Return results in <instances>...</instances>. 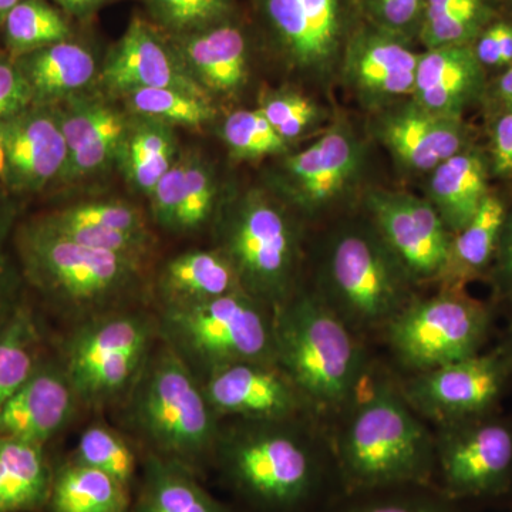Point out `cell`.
Masks as SVG:
<instances>
[{
	"label": "cell",
	"instance_id": "cell-1",
	"mask_svg": "<svg viewBox=\"0 0 512 512\" xmlns=\"http://www.w3.org/2000/svg\"><path fill=\"white\" fill-rule=\"evenodd\" d=\"M212 471L238 512H325L343 493L329 429L313 416L222 420Z\"/></svg>",
	"mask_w": 512,
	"mask_h": 512
},
{
	"label": "cell",
	"instance_id": "cell-2",
	"mask_svg": "<svg viewBox=\"0 0 512 512\" xmlns=\"http://www.w3.org/2000/svg\"><path fill=\"white\" fill-rule=\"evenodd\" d=\"M329 434L343 491L433 484V427L410 406L402 377L379 360Z\"/></svg>",
	"mask_w": 512,
	"mask_h": 512
},
{
	"label": "cell",
	"instance_id": "cell-3",
	"mask_svg": "<svg viewBox=\"0 0 512 512\" xmlns=\"http://www.w3.org/2000/svg\"><path fill=\"white\" fill-rule=\"evenodd\" d=\"M313 264L309 288L367 342L379 339L419 295L365 212L332 220L318 238Z\"/></svg>",
	"mask_w": 512,
	"mask_h": 512
},
{
	"label": "cell",
	"instance_id": "cell-4",
	"mask_svg": "<svg viewBox=\"0 0 512 512\" xmlns=\"http://www.w3.org/2000/svg\"><path fill=\"white\" fill-rule=\"evenodd\" d=\"M120 404L128 437L141 454L174 461L202 480L211 473L222 420L201 380L170 346L158 340Z\"/></svg>",
	"mask_w": 512,
	"mask_h": 512
},
{
	"label": "cell",
	"instance_id": "cell-5",
	"mask_svg": "<svg viewBox=\"0 0 512 512\" xmlns=\"http://www.w3.org/2000/svg\"><path fill=\"white\" fill-rule=\"evenodd\" d=\"M275 338L278 365L329 429L376 362L369 342L306 285L275 309Z\"/></svg>",
	"mask_w": 512,
	"mask_h": 512
},
{
	"label": "cell",
	"instance_id": "cell-6",
	"mask_svg": "<svg viewBox=\"0 0 512 512\" xmlns=\"http://www.w3.org/2000/svg\"><path fill=\"white\" fill-rule=\"evenodd\" d=\"M18 247L30 285L74 325L146 296L147 261L87 247L42 220L23 228Z\"/></svg>",
	"mask_w": 512,
	"mask_h": 512
},
{
	"label": "cell",
	"instance_id": "cell-7",
	"mask_svg": "<svg viewBox=\"0 0 512 512\" xmlns=\"http://www.w3.org/2000/svg\"><path fill=\"white\" fill-rule=\"evenodd\" d=\"M214 224L215 248L252 298L275 311L302 288L305 224L268 188L222 200Z\"/></svg>",
	"mask_w": 512,
	"mask_h": 512
},
{
	"label": "cell",
	"instance_id": "cell-8",
	"mask_svg": "<svg viewBox=\"0 0 512 512\" xmlns=\"http://www.w3.org/2000/svg\"><path fill=\"white\" fill-rule=\"evenodd\" d=\"M158 338L202 379L239 362H276L275 311L245 291L158 308Z\"/></svg>",
	"mask_w": 512,
	"mask_h": 512
},
{
	"label": "cell",
	"instance_id": "cell-9",
	"mask_svg": "<svg viewBox=\"0 0 512 512\" xmlns=\"http://www.w3.org/2000/svg\"><path fill=\"white\" fill-rule=\"evenodd\" d=\"M158 340L157 315L140 305L74 325L60 362L80 406L100 410L123 402Z\"/></svg>",
	"mask_w": 512,
	"mask_h": 512
},
{
	"label": "cell",
	"instance_id": "cell-10",
	"mask_svg": "<svg viewBox=\"0 0 512 512\" xmlns=\"http://www.w3.org/2000/svg\"><path fill=\"white\" fill-rule=\"evenodd\" d=\"M262 53L309 82L339 76L350 37L363 22L359 0H247Z\"/></svg>",
	"mask_w": 512,
	"mask_h": 512
},
{
	"label": "cell",
	"instance_id": "cell-11",
	"mask_svg": "<svg viewBox=\"0 0 512 512\" xmlns=\"http://www.w3.org/2000/svg\"><path fill=\"white\" fill-rule=\"evenodd\" d=\"M498 309L467 289L417 295L383 330L380 342L407 375L476 356L487 349Z\"/></svg>",
	"mask_w": 512,
	"mask_h": 512
},
{
	"label": "cell",
	"instance_id": "cell-12",
	"mask_svg": "<svg viewBox=\"0 0 512 512\" xmlns=\"http://www.w3.org/2000/svg\"><path fill=\"white\" fill-rule=\"evenodd\" d=\"M268 190L303 222L345 215L369 170V144L352 121L338 117L311 146L279 157Z\"/></svg>",
	"mask_w": 512,
	"mask_h": 512
},
{
	"label": "cell",
	"instance_id": "cell-13",
	"mask_svg": "<svg viewBox=\"0 0 512 512\" xmlns=\"http://www.w3.org/2000/svg\"><path fill=\"white\" fill-rule=\"evenodd\" d=\"M433 431L434 487L463 507L512 503V414L500 410Z\"/></svg>",
	"mask_w": 512,
	"mask_h": 512
},
{
	"label": "cell",
	"instance_id": "cell-14",
	"mask_svg": "<svg viewBox=\"0 0 512 512\" xmlns=\"http://www.w3.org/2000/svg\"><path fill=\"white\" fill-rule=\"evenodd\" d=\"M512 360L497 345L450 365L402 377L404 396L431 427L503 410Z\"/></svg>",
	"mask_w": 512,
	"mask_h": 512
},
{
	"label": "cell",
	"instance_id": "cell-15",
	"mask_svg": "<svg viewBox=\"0 0 512 512\" xmlns=\"http://www.w3.org/2000/svg\"><path fill=\"white\" fill-rule=\"evenodd\" d=\"M363 212L417 288L439 284L453 234L426 198L404 191L367 190Z\"/></svg>",
	"mask_w": 512,
	"mask_h": 512
},
{
	"label": "cell",
	"instance_id": "cell-16",
	"mask_svg": "<svg viewBox=\"0 0 512 512\" xmlns=\"http://www.w3.org/2000/svg\"><path fill=\"white\" fill-rule=\"evenodd\" d=\"M99 87L116 99L138 89H175L211 97L188 72L170 37L140 15L133 16L101 62Z\"/></svg>",
	"mask_w": 512,
	"mask_h": 512
},
{
	"label": "cell",
	"instance_id": "cell-17",
	"mask_svg": "<svg viewBox=\"0 0 512 512\" xmlns=\"http://www.w3.org/2000/svg\"><path fill=\"white\" fill-rule=\"evenodd\" d=\"M419 57L413 43L363 19L343 53L339 76L359 103L375 113L412 97Z\"/></svg>",
	"mask_w": 512,
	"mask_h": 512
},
{
	"label": "cell",
	"instance_id": "cell-18",
	"mask_svg": "<svg viewBox=\"0 0 512 512\" xmlns=\"http://www.w3.org/2000/svg\"><path fill=\"white\" fill-rule=\"evenodd\" d=\"M200 380L208 403L221 420L315 417L301 390L276 362L232 363Z\"/></svg>",
	"mask_w": 512,
	"mask_h": 512
},
{
	"label": "cell",
	"instance_id": "cell-19",
	"mask_svg": "<svg viewBox=\"0 0 512 512\" xmlns=\"http://www.w3.org/2000/svg\"><path fill=\"white\" fill-rule=\"evenodd\" d=\"M55 107L67 146L63 183H79L116 167L133 114L100 87Z\"/></svg>",
	"mask_w": 512,
	"mask_h": 512
},
{
	"label": "cell",
	"instance_id": "cell-20",
	"mask_svg": "<svg viewBox=\"0 0 512 512\" xmlns=\"http://www.w3.org/2000/svg\"><path fill=\"white\" fill-rule=\"evenodd\" d=\"M372 133L410 174H430L473 144L464 117L431 113L412 99L375 111Z\"/></svg>",
	"mask_w": 512,
	"mask_h": 512
},
{
	"label": "cell",
	"instance_id": "cell-21",
	"mask_svg": "<svg viewBox=\"0 0 512 512\" xmlns=\"http://www.w3.org/2000/svg\"><path fill=\"white\" fill-rule=\"evenodd\" d=\"M0 180L13 192H39L62 180L67 146L53 106L30 104L0 131Z\"/></svg>",
	"mask_w": 512,
	"mask_h": 512
},
{
	"label": "cell",
	"instance_id": "cell-22",
	"mask_svg": "<svg viewBox=\"0 0 512 512\" xmlns=\"http://www.w3.org/2000/svg\"><path fill=\"white\" fill-rule=\"evenodd\" d=\"M178 55L212 99L237 96L247 86L252 59L261 52L244 13L202 32L170 37Z\"/></svg>",
	"mask_w": 512,
	"mask_h": 512
},
{
	"label": "cell",
	"instance_id": "cell-23",
	"mask_svg": "<svg viewBox=\"0 0 512 512\" xmlns=\"http://www.w3.org/2000/svg\"><path fill=\"white\" fill-rule=\"evenodd\" d=\"M80 406L59 360H43L28 382L0 407V436L47 446Z\"/></svg>",
	"mask_w": 512,
	"mask_h": 512
},
{
	"label": "cell",
	"instance_id": "cell-24",
	"mask_svg": "<svg viewBox=\"0 0 512 512\" xmlns=\"http://www.w3.org/2000/svg\"><path fill=\"white\" fill-rule=\"evenodd\" d=\"M148 201L151 220L158 227L171 234H195L217 217L222 202L220 183L201 153L181 150Z\"/></svg>",
	"mask_w": 512,
	"mask_h": 512
},
{
	"label": "cell",
	"instance_id": "cell-25",
	"mask_svg": "<svg viewBox=\"0 0 512 512\" xmlns=\"http://www.w3.org/2000/svg\"><path fill=\"white\" fill-rule=\"evenodd\" d=\"M488 82L471 45L423 49L410 99L431 113L464 117L468 109L485 103Z\"/></svg>",
	"mask_w": 512,
	"mask_h": 512
},
{
	"label": "cell",
	"instance_id": "cell-26",
	"mask_svg": "<svg viewBox=\"0 0 512 512\" xmlns=\"http://www.w3.org/2000/svg\"><path fill=\"white\" fill-rule=\"evenodd\" d=\"M13 60L37 106H57L99 87L101 63L79 40H64Z\"/></svg>",
	"mask_w": 512,
	"mask_h": 512
},
{
	"label": "cell",
	"instance_id": "cell-27",
	"mask_svg": "<svg viewBox=\"0 0 512 512\" xmlns=\"http://www.w3.org/2000/svg\"><path fill=\"white\" fill-rule=\"evenodd\" d=\"M427 175L426 200L439 212L451 234L473 218L491 191L493 180L485 148L474 143Z\"/></svg>",
	"mask_w": 512,
	"mask_h": 512
},
{
	"label": "cell",
	"instance_id": "cell-28",
	"mask_svg": "<svg viewBox=\"0 0 512 512\" xmlns=\"http://www.w3.org/2000/svg\"><path fill=\"white\" fill-rule=\"evenodd\" d=\"M511 200L491 190L476 214L453 234L450 254L437 288L466 289L485 281L493 266Z\"/></svg>",
	"mask_w": 512,
	"mask_h": 512
},
{
	"label": "cell",
	"instance_id": "cell-29",
	"mask_svg": "<svg viewBox=\"0 0 512 512\" xmlns=\"http://www.w3.org/2000/svg\"><path fill=\"white\" fill-rule=\"evenodd\" d=\"M160 308L187 306L244 291L227 258L214 249H194L168 259L153 282Z\"/></svg>",
	"mask_w": 512,
	"mask_h": 512
},
{
	"label": "cell",
	"instance_id": "cell-30",
	"mask_svg": "<svg viewBox=\"0 0 512 512\" xmlns=\"http://www.w3.org/2000/svg\"><path fill=\"white\" fill-rule=\"evenodd\" d=\"M202 481L181 464L143 454L130 512H238L214 497Z\"/></svg>",
	"mask_w": 512,
	"mask_h": 512
},
{
	"label": "cell",
	"instance_id": "cell-31",
	"mask_svg": "<svg viewBox=\"0 0 512 512\" xmlns=\"http://www.w3.org/2000/svg\"><path fill=\"white\" fill-rule=\"evenodd\" d=\"M55 471L45 446L0 436V512H46Z\"/></svg>",
	"mask_w": 512,
	"mask_h": 512
},
{
	"label": "cell",
	"instance_id": "cell-32",
	"mask_svg": "<svg viewBox=\"0 0 512 512\" xmlns=\"http://www.w3.org/2000/svg\"><path fill=\"white\" fill-rule=\"evenodd\" d=\"M180 153L175 127L150 117L133 116L116 168L134 191L148 198Z\"/></svg>",
	"mask_w": 512,
	"mask_h": 512
},
{
	"label": "cell",
	"instance_id": "cell-33",
	"mask_svg": "<svg viewBox=\"0 0 512 512\" xmlns=\"http://www.w3.org/2000/svg\"><path fill=\"white\" fill-rule=\"evenodd\" d=\"M133 490L72 457L56 464L46 512H130Z\"/></svg>",
	"mask_w": 512,
	"mask_h": 512
},
{
	"label": "cell",
	"instance_id": "cell-34",
	"mask_svg": "<svg viewBox=\"0 0 512 512\" xmlns=\"http://www.w3.org/2000/svg\"><path fill=\"white\" fill-rule=\"evenodd\" d=\"M42 329L29 305L16 302L0 318V407L43 362Z\"/></svg>",
	"mask_w": 512,
	"mask_h": 512
},
{
	"label": "cell",
	"instance_id": "cell-35",
	"mask_svg": "<svg viewBox=\"0 0 512 512\" xmlns=\"http://www.w3.org/2000/svg\"><path fill=\"white\" fill-rule=\"evenodd\" d=\"M504 13L501 0H426L419 43L423 49L473 45Z\"/></svg>",
	"mask_w": 512,
	"mask_h": 512
},
{
	"label": "cell",
	"instance_id": "cell-36",
	"mask_svg": "<svg viewBox=\"0 0 512 512\" xmlns=\"http://www.w3.org/2000/svg\"><path fill=\"white\" fill-rule=\"evenodd\" d=\"M325 512H467L433 484H396L343 491Z\"/></svg>",
	"mask_w": 512,
	"mask_h": 512
},
{
	"label": "cell",
	"instance_id": "cell-37",
	"mask_svg": "<svg viewBox=\"0 0 512 512\" xmlns=\"http://www.w3.org/2000/svg\"><path fill=\"white\" fill-rule=\"evenodd\" d=\"M69 16L47 0H20L0 30L12 59L73 39Z\"/></svg>",
	"mask_w": 512,
	"mask_h": 512
},
{
	"label": "cell",
	"instance_id": "cell-38",
	"mask_svg": "<svg viewBox=\"0 0 512 512\" xmlns=\"http://www.w3.org/2000/svg\"><path fill=\"white\" fill-rule=\"evenodd\" d=\"M119 100L133 116L150 117L188 130H201L220 113L211 97L175 89H138L123 94Z\"/></svg>",
	"mask_w": 512,
	"mask_h": 512
},
{
	"label": "cell",
	"instance_id": "cell-39",
	"mask_svg": "<svg viewBox=\"0 0 512 512\" xmlns=\"http://www.w3.org/2000/svg\"><path fill=\"white\" fill-rule=\"evenodd\" d=\"M137 448L130 437L107 424L94 423L83 431L69 457L109 474L134 491L143 461Z\"/></svg>",
	"mask_w": 512,
	"mask_h": 512
},
{
	"label": "cell",
	"instance_id": "cell-40",
	"mask_svg": "<svg viewBox=\"0 0 512 512\" xmlns=\"http://www.w3.org/2000/svg\"><path fill=\"white\" fill-rule=\"evenodd\" d=\"M146 18L168 37L194 35L242 12L239 0H141Z\"/></svg>",
	"mask_w": 512,
	"mask_h": 512
},
{
	"label": "cell",
	"instance_id": "cell-41",
	"mask_svg": "<svg viewBox=\"0 0 512 512\" xmlns=\"http://www.w3.org/2000/svg\"><path fill=\"white\" fill-rule=\"evenodd\" d=\"M220 137L232 157L245 161L286 156L293 146L256 109L235 110L225 117Z\"/></svg>",
	"mask_w": 512,
	"mask_h": 512
},
{
	"label": "cell",
	"instance_id": "cell-42",
	"mask_svg": "<svg viewBox=\"0 0 512 512\" xmlns=\"http://www.w3.org/2000/svg\"><path fill=\"white\" fill-rule=\"evenodd\" d=\"M259 113L269 121L279 136L293 144L319 128L328 113L311 97L293 89H272L259 99Z\"/></svg>",
	"mask_w": 512,
	"mask_h": 512
},
{
	"label": "cell",
	"instance_id": "cell-43",
	"mask_svg": "<svg viewBox=\"0 0 512 512\" xmlns=\"http://www.w3.org/2000/svg\"><path fill=\"white\" fill-rule=\"evenodd\" d=\"M53 227H79L90 231H147L146 214L124 201H89L70 205L42 218Z\"/></svg>",
	"mask_w": 512,
	"mask_h": 512
},
{
	"label": "cell",
	"instance_id": "cell-44",
	"mask_svg": "<svg viewBox=\"0 0 512 512\" xmlns=\"http://www.w3.org/2000/svg\"><path fill=\"white\" fill-rule=\"evenodd\" d=\"M424 3L426 0H359L367 23L413 45L419 43Z\"/></svg>",
	"mask_w": 512,
	"mask_h": 512
},
{
	"label": "cell",
	"instance_id": "cell-45",
	"mask_svg": "<svg viewBox=\"0 0 512 512\" xmlns=\"http://www.w3.org/2000/svg\"><path fill=\"white\" fill-rule=\"evenodd\" d=\"M478 62L490 76L512 66V18L500 16L477 36L471 45Z\"/></svg>",
	"mask_w": 512,
	"mask_h": 512
},
{
	"label": "cell",
	"instance_id": "cell-46",
	"mask_svg": "<svg viewBox=\"0 0 512 512\" xmlns=\"http://www.w3.org/2000/svg\"><path fill=\"white\" fill-rule=\"evenodd\" d=\"M485 282L491 286V302L495 308H507L512 313V198L497 254Z\"/></svg>",
	"mask_w": 512,
	"mask_h": 512
},
{
	"label": "cell",
	"instance_id": "cell-47",
	"mask_svg": "<svg viewBox=\"0 0 512 512\" xmlns=\"http://www.w3.org/2000/svg\"><path fill=\"white\" fill-rule=\"evenodd\" d=\"M33 104L28 83L10 56L0 55V131L6 121ZM2 173V154H0Z\"/></svg>",
	"mask_w": 512,
	"mask_h": 512
},
{
	"label": "cell",
	"instance_id": "cell-48",
	"mask_svg": "<svg viewBox=\"0 0 512 512\" xmlns=\"http://www.w3.org/2000/svg\"><path fill=\"white\" fill-rule=\"evenodd\" d=\"M487 153L491 178L512 180V111H493Z\"/></svg>",
	"mask_w": 512,
	"mask_h": 512
},
{
	"label": "cell",
	"instance_id": "cell-49",
	"mask_svg": "<svg viewBox=\"0 0 512 512\" xmlns=\"http://www.w3.org/2000/svg\"><path fill=\"white\" fill-rule=\"evenodd\" d=\"M13 221H15V211L8 202L0 201V318L19 301L16 275L6 251Z\"/></svg>",
	"mask_w": 512,
	"mask_h": 512
},
{
	"label": "cell",
	"instance_id": "cell-50",
	"mask_svg": "<svg viewBox=\"0 0 512 512\" xmlns=\"http://www.w3.org/2000/svg\"><path fill=\"white\" fill-rule=\"evenodd\" d=\"M485 103L490 104L493 111H512V66L490 79Z\"/></svg>",
	"mask_w": 512,
	"mask_h": 512
},
{
	"label": "cell",
	"instance_id": "cell-51",
	"mask_svg": "<svg viewBox=\"0 0 512 512\" xmlns=\"http://www.w3.org/2000/svg\"><path fill=\"white\" fill-rule=\"evenodd\" d=\"M64 15L80 22H89L101 9L117 0H52Z\"/></svg>",
	"mask_w": 512,
	"mask_h": 512
},
{
	"label": "cell",
	"instance_id": "cell-52",
	"mask_svg": "<svg viewBox=\"0 0 512 512\" xmlns=\"http://www.w3.org/2000/svg\"><path fill=\"white\" fill-rule=\"evenodd\" d=\"M497 346L512 360V313H510V322H508L503 336L498 340Z\"/></svg>",
	"mask_w": 512,
	"mask_h": 512
},
{
	"label": "cell",
	"instance_id": "cell-53",
	"mask_svg": "<svg viewBox=\"0 0 512 512\" xmlns=\"http://www.w3.org/2000/svg\"><path fill=\"white\" fill-rule=\"evenodd\" d=\"M19 2L20 0H0V30H2L3 23L8 18L10 10L15 8Z\"/></svg>",
	"mask_w": 512,
	"mask_h": 512
},
{
	"label": "cell",
	"instance_id": "cell-54",
	"mask_svg": "<svg viewBox=\"0 0 512 512\" xmlns=\"http://www.w3.org/2000/svg\"><path fill=\"white\" fill-rule=\"evenodd\" d=\"M501 2H503L505 15L512 18V0H501Z\"/></svg>",
	"mask_w": 512,
	"mask_h": 512
},
{
	"label": "cell",
	"instance_id": "cell-55",
	"mask_svg": "<svg viewBox=\"0 0 512 512\" xmlns=\"http://www.w3.org/2000/svg\"><path fill=\"white\" fill-rule=\"evenodd\" d=\"M503 512H512V503L508 504L507 507L504 508Z\"/></svg>",
	"mask_w": 512,
	"mask_h": 512
}]
</instances>
